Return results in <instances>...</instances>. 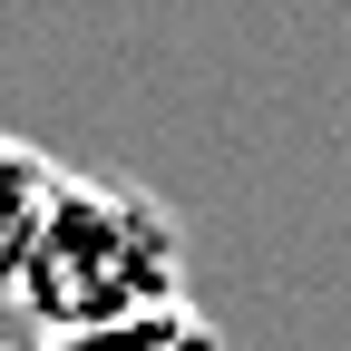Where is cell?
Instances as JSON below:
<instances>
[{"instance_id": "obj_3", "label": "cell", "mask_w": 351, "mask_h": 351, "mask_svg": "<svg viewBox=\"0 0 351 351\" xmlns=\"http://www.w3.org/2000/svg\"><path fill=\"white\" fill-rule=\"evenodd\" d=\"M49 351H225L205 302H176V313H147V322H117V332H78V341H49Z\"/></svg>"}, {"instance_id": "obj_2", "label": "cell", "mask_w": 351, "mask_h": 351, "mask_svg": "<svg viewBox=\"0 0 351 351\" xmlns=\"http://www.w3.org/2000/svg\"><path fill=\"white\" fill-rule=\"evenodd\" d=\"M59 195H69V166L49 147H29V137L0 127V332H10V313H20V283L39 263V234H49Z\"/></svg>"}, {"instance_id": "obj_1", "label": "cell", "mask_w": 351, "mask_h": 351, "mask_svg": "<svg viewBox=\"0 0 351 351\" xmlns=\"http://www.w3.org/2000/svg\"><path fill=\"white\" fill-rule=\"evenodd\" d=\"M186 293V234L147 186H117V176H78L69 166V195L39 234V263L20 283V313L0 332V351H49L78 332H117V322H147L176 313Z\"/></svg>"}]
</instances>
